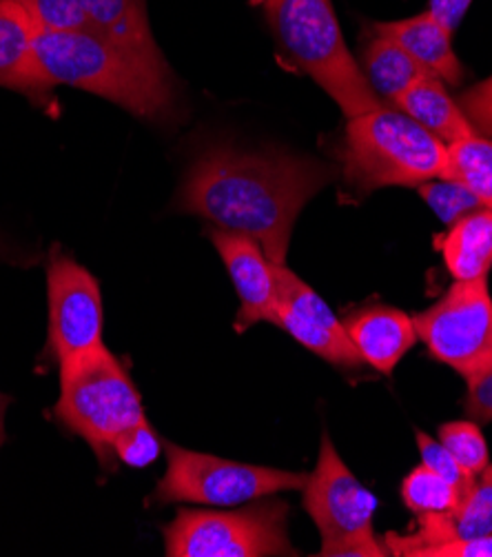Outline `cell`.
Listing matches in <instances>:
<instances>
[{"instance_id": "obj_1", "label": "cell", "mask_w": 492, "mask_h": 557, "mask_svg": "<svg viewBox=\"0 0 492 557\" xmlns=\"http://www.w3.org/2000/svg\"><path fill=\"white\" fill-rule=\"evenodd\" d=\"M333 176L313 158L209 147L185 176L176 209L251 236L270 262L285 264L300 211Z\"/></svg>"}, {"instance_id": "obj_2", "label": "cell", "mask_w": 492, "mask_h": 557, "mask_svg": "<svg viewBox=\"0 0 492 557\" xmlns=\"http://www.w3.org/2000/svg\"><path fill=\"white\" fill-rule=\"evenodd\" d=\"M34 53L42 81L53 89L70 85L102 96L151 123H174L180 91L167 61L144 55L91 29H36Z\"/></svg>"}, {"instance_id": "obj_3", "label": "cell", "mask_w": 492, "mask_h": 557, "mask_svg": "<svg viewBox=\"0 0 492 557\" xmlns=\"http://www.w3.org/2000/svg\"><path fill=\"white\" fill-rule=\"evenodd\" d=\"M336 158L344 183L362 196L449 178V145L387 104L349 119Z\"/></svg>"}, {"instance_id": "obj_4", "label": "cell", "mask_w": 492, "mask_h": 557, "mask_svg": "<svg viewBox=\"0 0 492 557\" xmlns=\"http://www.w3.org/2000/svg\"><path fill=\"white\" fill-rule=\"evenodd\" d=\"M264 10L282 59L311 76L346 119L384 107L346 47L331 0H266Z\"/></svg>"}, {"instance_id": "obj_5", "label": "cell", "mask_w": 492, "mask_h": 557, "mask_svg": "<svg viewBox=\"0 0 492 557\" xmlns=\"http://www.w3.org/2000/svg\"><path fill=\"white\" fill-rule=\"evenodd\" d=\"M53 416L87 440L106 469L116 462V440L147 420L129 373L104 347L61 364V398Z\"/></svg>"}, {"instance_id": "obj_6", "label": "cell", "mask_w": 492, "mask_h": 557, "mask_svg": "<svg viewBox=\"0 0 492 557\" xmlns=\"http://www.w3.org/2000/svg\"><path fill=\"white\" fill-rule=\"evenodd\" d=\"M304 509L321 535L324 557H384L387 544L377 542L373 518L377 497L349 471L336 444L321 433L315 471L306 478Z\"/></svg>"}, {"instance_id": "obj_7", "label": "cell", "mask_w": 492, "mask_h": 557, "mask_svg": "<svg viewBox=\"0 0 492 557\" xmlns=\"http://www.w3.org/2000/svg\"><path fill=\"white\" fill-rule=\"evenodd\" d=\"M287 518V503L262 497L238 511H180L164 527V550L169 557L298 555Z\"/></svg>"}, {"instance_id": "obj_8", "label": "cell", "mask_w": 492, "mask_h": 557, "mask_svg": "<svg viewBox=\"0 0 492 557\" xmlns=\"http://www.w3.org/2000/svg\"><path fill=\"white\" fill-rule=\"evenodd\" d=\"M306 478L304 473L223 460L167 444V473L157 482L151 499L157 505L238 507L282 491H298Z\"/></svg>"}, {"instance_id": "obj_9", "label": "cell", "mask_w": 492, "mask_h": 557, "mask_svg": "<svg viewBox=\"0 0 492 557\" xmlns=\"http://www.w3.org/2000/svg\"><path fill=\"white\" fill-rule=\"evenodd\" d=\"M413 322L428 354L466 380L492 369V298L485 281H455Z\"/></svg>"}, {"instance_id": "obj_10", "label": "cell", "mask_w": 492, "mask_h": 557, "mask_svg": "<svg viewBox=\"0 0 492 557\" xmlns=\"http://www.w3.org/2000/svg\"><path fill=\"white\" fill-rule=\"evenodd\" d=\"M49 351L59 364L96 351L102 345V296L96 277L65 253H53L47 267Z\"/></svg>"}, {"instance_id": "obj_11", "label": "cell", "mask_w": 492, "mask_h": 557, "mask_svg": "<svg viewBox=\"0 0 492 557\" xmlns=\"http://www.w3.org/2000/svg\"><path fill=\"white\" fill-rule=\"evenodd\" d=\"M273 273H276V302H273L270 324L285 329L302 347L326 362L346 369L362 367V356L331 307L287 264L273 262Z\"/></svg>"}, {"instance_id": "obj_12", "label": "cell", "mask_w": 492, "mask_h": 557, "mask_svg": "<svg viewBox=\"0 0 492 557\" xmlns=\"http://www.w3.org/2000/svg\"><path fill=\"white\" fill-rule=\"evenodd\" d=\"M485 533H492V462L477 475L457 509L419 516L413 533H387L384 544L391 555L417 557L424 548Z\"/></svg>"}, {"instance_id": "obj_13", "label": "cell", "mask_w": 492, "mask_h": 557, "mask_svg": "<svg viewBox=\"0 0 492 557\" xmlns=\"http://www.w3.org/2000/svg\"><path fill=\"white\" fill-rule=\"evenodd\" d=\"M209 240L223 256L240 298L236 329L247 331L257 322H270L276 302V273L262 247L244 234L227 230H209Z\"/></svg>"}, {"instance_id": "obj_14", "label": "cell", "mask_w": 492, "mask_h": 557, "mask_svg": "<svg viewBox=\"0 0 492 557\" xmlns=\"http://www.w3.org/2000/svg\"><path fill=\"white\" fill-rule=\"evenodd\" d=\"M344 326L362 360L387 375L395 371L406 351L417 343L413 318L384 305L353 311Z\"/></svg>"}, {"instance_id": "obj_15", "label": "cell", "mask_w": 492, "mask_h": 557, "mask_svg": "<svg viewBox=\"0 0 492 557\" xmlns=\"http://www.w3.org/2000/svg\"><path fill=\"white\" fill-rule=\"evenodd\" d=\"M34 36L36 25L16 0H0V87L49 104L51 87L38 72Z\"/></svg>"}, {"instance_id": "obj_16", "label": "cell", "mask_w": 492, "mask_h": 557, "mask_svg": "<svg viewBox=\"0 0 492 557\" xmlns=\"http://www.w3.org/2000/svg\"><path fill=\"white\" fill-rule=\"evenodd\" d=\"M368 27L393 38L428 76L449 85L464 83L466 70L453 49V34L437 23L430 12L393 23H370Z\"/></svg>"}, {"instance_id": "obj_17", "label": "cell", "mask_w": 492, "mask_h": 557, "mask_svg": "<svg viewBox=\"0 0 492 557\" xmlns=\"http://www.w3.org/2000/svg\"><path fill=\"white\" fill-rule=\"evenodd\" d=\"M437 249L457 283L485 281L492 267V209L479 207L437 238Z\"/></svg>"}, {"instance_id": "obj_18", "label": "cell", "mask_w": 492, "mask_h": 557, "mask_svg": "<svg viewBox=\"0 0 492 557\" xmlns=\"http://www.w3.org/2000/svg\"><path fill=\"white\" fill-rule=\"evenodd\" d=\"M393 107L404 111L408 119H413L417 125H421L426 132L444 140L446 145L477 136L459 102L451 98L440 78H421L411 89H406L393 102Z\"/></svg>"}, {"instance_id": "obj_19", "label": "cell", "mask_w": 492, "mask_h": 557, "mask_svg": "<svg viewBox=\"0 0 492 557\" xmlns=\"http://www.w3.org/2000/svg\"><path fill=\"white\" fill-rule=\"evenodd\" d=\"M91 32L114 40L151 61H164L153 40L147 0H78Z\"/></svg>"}, {"instance_id": "obj_20", "label": "cell", "mask_w": 492, "mask_h": 557, "mask_svg": "<svg viewBox=\"0 0 492 557\" xmlns=\"http://www.w3.org/2000/svg\"><path fill=\"white\" fill-rule=\"evenodd\" d=\"M362 45V72L381 102H393L428 74L389 36L366 25Z\"/></svg>"}, {"instance_id": "obj_21", "label": "cell", "mask_w": 492, "mask_h": 557, "mask_svg": "<svg viewBox=\"0 0 492 557\" xmlns=\"http://www.w3.org/2000/svg\"><path fill=\"white\" fill-rule=\"evenodd\" d=\"M449 178L466 185L481 207L492 209V138L477 134L449 145Z\"/></svg>"}, {"instance_id": "obj_22", "label": "cell", "mask_w": 492, "mask_h": 557, "mask_svg": "<svg viewBox=\"0 0 492 557\" xmlns=\"http://www.w3.org/2000/svg\"><path fill=\"white\" fill-rule=\"evenodd\" d=\"M466 495L442 475H437L428 467L413 469L402 482V499L404 505L417 513H449L459 507Z\"/></svg>"}, {"instance_id": "obj_23", "label": "cell", "mask_w": 492, "mask_h": 557, "mask_svg": "<svg viewBox=\"0 0 492 557\" xmlns=\"http://www.w3.org/2000/svg\"><path fill=\"white\" fill-rule=\"evenodd\" d=\"M419 194L424 202L434 211V215L449 227L481 207L477 196L455 178L426 181L424 185H419Z\"/></svg>"}, {"instance_id": "obj_24", "label": "cell", "mask_w": 492, "mask_h": 557, "mask_svg": "<svg viewBox=\"0 0 492 557\" xmlns=\"http://www.w3.org/2000/svg\"><path fill=\"white\" fill-rule=\"evenodd\" d=\"M440 442L457 458V462L470 471L472 475H479L488 465V444L483 440V433L477 422H446L440 426Z\"/></svg>"}, {"instance_id": "obj_25", "label": "cell", "mask_w": 492, "mask_h": 557, "mask_svg": "<svg viewBox=\"0 0 492 557\" xmlns=\"http://www.w3.org/2000/svg\"><path fill=\"white\" fill-rule=\"evenodd\" d=\"M29 14L36 29L74 32L89 29L87 16L78 0H16Z\"/></svg>"}, {"instance_id": "obj_26", "label": "cell", "mask_w": 492, "mask_h": 557, "mask_svg": "<svg viewBox=\"0 0 492 557\" xmlns=\"http://www.w3.org/2000/svg\"><path fill=\"white\" fill-rule=\"evenodd\" d=\"M162 440L155 435L147 420L127 429L114 444V456L131 469H144L157 460Z\"/></svg>"}, {"instance_id": "obj_27", "label": "cell", "mask_w": 492, "mask_h": 557, "mask_svg": "<svg viewBox=\"0 0 492 557\" xmlns=\"http://www.w3.org/2000/svg\"><path fill=\"white\" fill-rule=\"evenodd\" d=\"M417 447H419V456H421L424 467H428L437 475H442L446 482L455 484L464 495L470 491L477 475L466 471L442 442L432 440L424 431H417Z\"/></svg>"}, {"instance_id": "obj_28", "label": "cell", "mask_w": 492, "mask_h": 557, "mask_svg": "<svg viewBox=\"0 0 492 557\" xmlns=\"http://www.w3.org/2000/svg\"><path fill=\"white\" fill-rule=\"evenodd\" d=\"M457 102L475 132L492 138V76L466 89Z\"/></svg>"}, {"instance_id": "obj_29", "label": "cell", "mask_w": 492, "mask_h": 557, "mask_svg": "<svg viewBox=\"0 0 492 557\" xmlns=\"http://www.w3.org/2000/svg\"><path fill=\"white\" fill-rule=\"evenodd\" d=\"M466 382H468V392L464 398V409L468 418L477 424L492 422V369Z\"/></svg>"}, {"instance_id": "obj_30", "label": "cell", "mask_w": 492, "mask_h": 557, "mask_svg": "<svg viewBox=\"0 0 492 557\" xmlns=\"http://www.w3.org/2000/svg\"><path fill=\"white\" fill-rule=\"evenodd\" d=\"M417 557H492V533L424 548Z\"/></svg>"}, {"instance_id": "obj_31", "label": "cell", "mask_w": 492, "mask_h": 557, "mask_svg": "<svg viewBox=\"0 0 492 557\" xmlns=\"http://www.w3.org/2000/svg\"><path fill=\"white\" fill-rule=\"evenodd\" d=\"M472 0H430V14L451 34L462 25Z\"/></svg>"}, {"instance_id": "obj_32", "label": "cell", "mask_w": 492, "mask_h": 557, "mask_svg": "<svg viewBox=\"0 0 492 557\" xmlns=\"http://www.w3.org/2000/svg\"><path fill=\"white\" fill-rule=\"evenodd\" d=\"M10 405V398L0 394V447H3L5 442V409Z\"/></svg>"}, {"instance_id": "obj_33", "label": "cell", "mask_w": 492, "mask_h": 557, "mask_svg": "<svg viewBox=\"0 0 492 557\" xmlns=\"http://www.w3.org/2000/svg\"><path fill=\"white\" fill-rule=\"evenodd\" d=\"M266 0H251V5H264Z\"/></svg>"}]
</instances>
